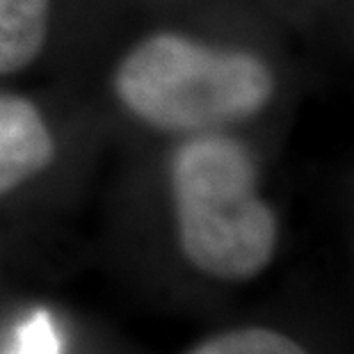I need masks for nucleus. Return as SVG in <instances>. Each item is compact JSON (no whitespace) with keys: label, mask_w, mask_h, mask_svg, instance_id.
Instances as JSON below:
<instances>
[{"label":"nucleus","mask_w":354,"mask_h":354,"mask_svg":"<svg viewBox=\"0 0 354 354\" xmlns=\"http://www.w3.org/2000/svg\"><path fill=\"white\" fill-rule=\"evenodd\" d=\"M178 247L194 270L247 281L274 259L279 227L259 194L256 165L243 142L224 133L190 135L169 162Z\"/></svg>","instance_id":"nucleus-1"},{"label":"nucleus","mask_w":354,"mask_h":354,"mask_svg":"<svg viewBox=\"0 0 354 354\" xmlns=\"http://www.w3.org/2000/svg\"><path fill=\"white\" fill-rule=\"evenodd\" d=\"M115 94L142 124L190 138L256 117L272 99L274 76L247 50L156 32L119 62Z\"/></svg>","instance_id":"nucleus-2"},{"label":"nucleus","mask_w":354,"mask_h":354,"mask_svg":"<svg viewBox=\"0 0 354 354\" xmlns=\"http://www.w3.org/2000/svg\"><path fill=\"white\" fill-rule=\"evenodd\" d=\"M55 158V140L39 108L17 94H0V194L39 176Z\"/></svg>","instance_id":"nucleus-3"},{"label":"nucleus","mask_w":354,"mask_h":354,"mask_svg":"<svg viewBox=\"0 0 354 354\" xmlns=\"http://www.w3.org/2000/svg\"><path fill=\"white\" fill-rule=\"evenodd\" d=\"M50 0H0V73L32 64L48 35Z\"/></svg>","instance_id":"nucleus-4"},{"label":"nucleus","mask_w":354,"mask_h":354,"mask_svg":"<svg viewBox=\"0 0 354 354\" xmlns=\"http://www.w3.org/2000/svg\"><path fill=\"white\" fill-rule=\"evenodd\" d=\"M187 354H306V350L281 331L243 327L210 336Z\"/></svg>","instance_id":"nucleus-5"},{"label":"nucleus","mask_w":354,"mask_h":354,"mask_svg":"<svg viewBox=\"0 0 354 354\" xmlns=\"http://www.w3.org/2000/svg\"><path fill=\"white\" fill-rule=\"evenodd\" d=\"M48 348H50V343H48V338L44 336V334H39V331H37V334L30 338V345H28V352L26 354H48Z\"/></svg>","instance_id":"nucleus-6"}]
</instances>
